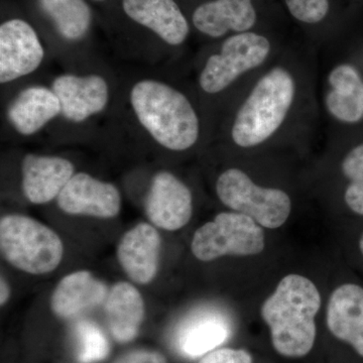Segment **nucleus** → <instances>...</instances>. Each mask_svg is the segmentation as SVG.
<instances>
[{"label":"nucleus","instance_id":"1","mask_svg":"<svg viewBox=\"0 0 363 363\" xmlns=\"http://www.w3.org/2000/svg\"><path fill=\"white\" fill-rule=\"evenodd\" d=\"M320 308L321 295L311 279L297 274L281 279L260 309L279 355L301 358L311 352L317 335L315 318Z\"/></svg>","mask_w":363,"mask_h":363},{"label":"nucleus","instance_id":"2","mask_svg":"<svg viewBox=\"0 0 363 363\" xmlns=\"http://www.w3.org/2000/svg\"><path fill=\"white\" fill-rule=\"evenodd\" d=\"M136 118L164 149L183 152L199 140L200 121L185 94L166 83L142 80L130 91Z\"/></svg>","mask_w":363,"mask_h":363},{"label":"nucleus","instance_id":"3","mask_svg":"<svg viewBox=\"0 0 363 363\" xmlns=\"http://www.w3.org/2000/svg\"><path fill=\"white\" fill-rule=\"evenodd\" d=\"M297 85L288 69L267 71L250 91L238 111L233 126V143L252 149L267 142L285 123L295 101Z\"/></svg>","mask_w":363,"mask_h":363},{"label":"nucleus","instance_id":"4","mask_svg":"<svg viewBox=\"0 0 363 363\" xmlns=\"http://www.w3.org/2000/svg\"><path fill=\"white\" fill-rule=\"evenodd\" d=\"M0 250L16 269L44 274L58 267L64 245L58 234L45 224L25 215L9 214L0 220Z\"/></svg>","mask_w":363,"mask_h":363},{"label":"nucleus","instance_id":"5","mask_svg":"<svg viewBox=\"0 0 363 363\" xmlns=\"http://www.w3.org/2000/svg\"><path fill=\"white\" fill-rule=\"evenodd\" d=\"M216 194L222 204L247 215L264 228H279L292 211V200L285 191L260 187L240 169H226L219 176Z\"/></svg>","mask_w":363,"mask_h":363},{"label":"nucleus","instance_id":"6","mask_svg":"<svg viewBox=\"0 0 363 363\" xmlns=\"http://www.w3.org/2000/svg\"><path fill=\"white\" fill-rule=\"evenodd\" d=\"M264 229L247 215L222 212L196 230L191 250L196 259L212 262L225 255L250 257L264 252Z\"/></svg>","mask_w":363,"mask_h":363},{"label":"nucleus","instance_id":"7","mask_svg":"<svg viewBox=\"0 0 363 363\" xmlns=\"http://www.w3.org/2000/svg\"><path fill=\"white\" fill-rule=\"evenodd\" d=\"M272 45L253 32L234 33L227 38L220 52L207 60L199 76V85L208 94L225 90L243 74L259 68L269 58Z\"/></svg>","mask_w":363,"mask_h":363},{"label":"nucleus","instance_id":"8","mask_svg":"<svg viewBox=\"0 0 363 363\" xmlns=\"http://www.w3.org/2000/svg\"><path fill=\"white\" fill-rule=\"evenodd\" d=\"M45 58L35 28L20 18L0 26V82H13L37 70Z\"/></svg>","mask_w":363,"mask_h":363},{"label":"nucleus","instance_id":"9","mask_svg":"<svg viewBox=\"0 0 363 363\" xmlns=\"http://www.w3.org/2000/svg\"><path fill=\"white\" fill-rule=\"evenodd\" d=\"M193 213L190 189L169 172L154 177L147 200L145 214L155 226L176 231L187 225Z\"/></svg>","mask_w":363,"mask_h":363},{"label":"nucleus","instance_id":"10","mask_svg":"<svg viewBox=\"0 0 363 363\" xmlns=\"http://www.w3.org/2000/svg\"><path fill=\"white\" fill-rule=\"evenodd\" d=\"M57 203L67 214L113 218L121 211V196L113 184L78 173L60 193Z\"/></svg>","mask_w":363,"mask_h":363},{"label":"nucleus","instance_id":"11","mask_svg":"<svg viewBox=\"0 0 363 363\" xmlns=\"http://www.w3.org/2000/svg\"><path fill=\"white\" fill-rule=\"evenodd\" d=\"M326 324L333 337L345 344L363 362V286L345 281L334 289L326 310Z\"/></svg>","mask_w":363,"mask_h":363},{"label":"nucleus","instance_id":"12","mask_svg":"<svg viewBox=\"0 0 363 363\" xmlns=\"http://www.w3.org/2000/svg\"><path fill=\"white\" fill-rule=\"evenodd\" d=\"M52 90L58 97L61 113L73 123H82L100 113L108 104V84L104 77L95 74H64L55 79Z\"/></svg>","mask_w":363,"mask_h":363},{"label":"nucleus","instance_id":"13","mask_svg":"<svg viewBox=\"0 0 363 363\" xmlns=\"http://www.w3.org/2000/svg\"><path fill=\"white\" fill-rule=\"evenodd\" d=\"M330 90L325 104L330 116L344 125L363 128V71L354 63L344 62L328 75Z\"/></svg>","mask_w":363,"mask_h":363},{"label":"nucleus","instance_id":"14","mask_svg":"<svg viewBox=\"0 0 363 363\" xmlns=\"http://www.w3.org/2000/svg\"><path fill=\"white\" fill-rule=\"evenodd\" d=\"M162 240L149 223H140L124 234L117 247V259L131 281L150 284L159 269Z\"/></svg>","mask_w":363,"mask_h":363},{"label":"nucleus","instance_id":"15","mask_svg":"<svg viewBox=\"0 0 363 363\" xmlns=\"http://www.w3.org/2000/svg\"><path fill=\"white\" fill-rule=\"evenodd\" d=\"M74 169L64 157L28 154L21 164L23 194L33 204L51 202L75 175Z\"/></svg>","mask_w":363,"mask_h":363},{"label":"nucleus","instance_id":"16","mask_svg":"<svg viewBox=\"0 0 363 363\" xmlns=\"http://www.w3.org/2000/svg\"><path fill=\"white\" fill-rule=\"evenodd\" d=\"M126 16L169 45L187 40L190 26L175 0H123Z\"/></svg>","mask_w":363,"mask_h":363},{"label":"nucleus","instance_id":"17","mask_svg":"<svg viewBox=\"0 0 363 363\" xmlns=\"http://www.w3.org/2000/svg\"><path fill=\"white\" fill-rule=\"evenodd\" d=\"M108 290L91 272L80 271L60 281L51 298V309L61 319H76L105 303Z\"/></svg>","mask_w":363,"mask_h":363},{"label":"nucleus","instance_id":"18","mask_svg":"<svg viewBox=\"0 0 363 363\" xmlns=\"http://www.w3.org/2000/svg\"><path fill=\"white\" fill-rule=\"evenodd\" d=\"M257 18L252 0H211L196 9L192 21L203 35L216 39L229 32H250Z\"/></svg>","mask_w":363,"mask_h":363},{"label":"nucleus","instance_id":"19","mask_svg":"<svg viewBox=\"0 0 363 363\" xmlns=\"http://www.w3.org/2000/svg\"><path fill=\"white\" fill-rule=\"evenodd\" d=\"M61 113V105L54 91L33 86L21 91L9 105L7 116L14 130L33 135Z\"/></svg>","mask_w":363,"mask_h":363},{"label":"nucleus","instance_id":"20","mask_svg":"<svg viewBox=\"0 0 363 363\" xmlns=\"http://www.w3.org/2000/svg\"><path fill=\"white\" fill-rule=\"evenodd\" d=\"M104 312L111 335L118 342L128 343L140 331L145 317V303L138 289L121 281L109 291Z\"/></svg>","mask_w":363,"mask_h":363},{"label":"nucleus","instance_id":"21","mask_svg":"<svg viewBox=\"0 0 363 363\" xmlns=\"http://www.w3.org/2000/svg\"><path fill=\"white\" fill-rule=\"evenodd\" d=\"M228 335V325L220 316L202 315L184 327L179 346L182 352L188 357H201L221 345Z\"/></svg>","mask_w":363,"mask_h":363},{"label":"nucleus","instance_id":"22","mask_svg":"<svg viewBox=\"0 0 363 363\" xmlns=\"http://www.w3.org/2000/svg\"><path fill=\"white\" fill-rule=\"evenodd\" d=\"M340 162L343 203L351 214L363 219V128L354 130Z\"/></svg>","mask_w":363,"mask_h":363},{"label":"nucleus","instance_id":"23","mask_svg":"<svg viewBox=\"0 0 363 363\" xmlns=\"http://www.w3.org/2000/svg\"><path fill=\"white\" fill-rule=\"evenodd\" d=\"M39 4L64 39L76 42L89 30L92 13L85 0H39Z\"/></svg>","mask_w":363,"mask_h":363},{"label":"nucleus","instance_id":"24","mask_svg":"<svg viewBox=\"0 0 363 363\" xmlns=\"http://www.w3.org/2000/svg\"><path fill=\"white\" fill-rule=\"evenodd\" d=\"M80 363H96L108 355V340L101 329L90 321H79L74 328Z\"/></svg>","mask_w":363,"mask_h":363},{"label":"nucleus","instance_id":"25","mask_svg":"<svg viewBox=\"0 0 363 363\" xmlns=\"http://www.w3.org/2000/svg\"><path fill=\"white\" fill-rule=\"evenodd\" d=\"M291 16L308 25L321 23L329 13V0H285Z\"/></svg>","mask_w":363,"mask_h":363},{"label":"nucleus","instance_id":"26","mask_svg":"<svg viewBox=\"0 0 363 363\" xmlns=\"http://www.w3.org/2000/svg\"><path fill=\"white\" fill-rule=\"evenodd\" d=\"M198 363H253V358L245 350L221 348L207 353Z\"/></svg>","mask_w":363,"mask_h":363},{"label":"nucleus","instance_id":"27","mask_svg":"<svg viewBox=\"0 0 363 363\" xmlns=\"http://www.w3.org/2000/svg\"><path fill=\"white\" fill-rule=\"evenodd\" d=\"M113 363H168L162 353L152 350H136L117 359Z\"/></svg>","mask_w":363,"mask_h":363},{"label":"nucleus","instance_id":"28","mask_svg":"<svg viewBox=\"0 0 363 363\" xmlns=\"http://www.w3.org/2000/svg\"><path fill=\"white\" fill-rule=\"evenodd\" d=\"M1 289H0V304L4 305L9 301V296H11V289H9V284L4 277H1V283H0Z\"/></svg>","mask_w":363,"mask_h":363},{"label":"nucleus","instance_id":"29","mask_svg":"<svg viewBox=\"0 0 363 363\" xmlns=\"http://www.w3.org/2000/svg\"><path fill=\"white\" fill-rule=\"evenodd\" d=\"M355 247H357V252L358 257H359V262L363 264V227L358 230Z\"/></svg>","mask_w":363,"mask_h":363},{"label":"nucleus","instance_id":"30","mask_svg":"<svg viewBox=\"0 0 363 363\" xmlns=\"http://www.w3.org/2000/svg\"><path fill=\"white\" fill-rule=\"evenodd\" d=\"M95 1H104V0H95Z\"/></svg>","mask_w":363,"mask_h":363},{"label":"nucleus","instance_id":"31","mask_svg":"<svg viewBox=\"0 0 363 363\" xmlns=\"http://www.w3.org/2000/svg\"><path fill=\"white\" fill-rule=\"evenodd\" d=\"M360 56H363V54L360 55ZM362 64H363V62H362ZM362 71H363V69H362Z\"/></svg>","mask_w":363,"mask_h":363}]
</instances>
